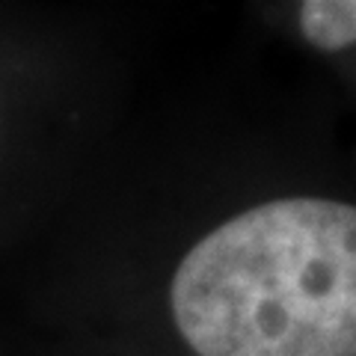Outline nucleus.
Returning <instances> with one entry per match:
<instances>
[{"label":"nucleus","mask_w":356,"mask_h":356,"mask_svg":"<svg viewBox=\"0 0 356 356\" xmlns=\"http://www.w3.org/2000/svg\"><path fill=\"white\" fill-rule=\"evenodd\" d=\"M170 303L199 356H356V205L243 211L181 259Z\"/></svg>","instance_id":"1"},{"label":"nucleus","mask_w":356,"mask_h":356,"mask_svg":"<svg viewBox=\"0 0 356 356\" xmlns=\"http://www.w3.org/2000/svg\"><path fill=\"white\" fill-rule=\"evenodd\" d=\"M300 30L321 51H341L356 42V0H306Z\"/></svg>","instance_id":"2"}]
</instances>
